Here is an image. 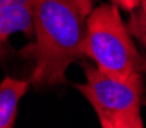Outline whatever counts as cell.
Segmentation results:
<instances>
[{
    "mask_svg": "<svg viewBox=\"0 0 146 128\" xmlns=\"http://www.w3.org/2000/svg\"><path fill=\"white\" fill-rule=\"evenodd\" d=\"M29 89V81L5 76L0 82V128H14L21 98Z\"/></svg>",
    "mask_w": 146,
    "mask_h": 128,
    "instance_id": "277c9868",
    "label": "cell"
},
{
    "mask_svg": "<svg viewBox=\"0 0 146 128\" xmlns=\"http://www.w3.org/2000/svg\"><path fill=\"white\" fill-rule=\"evenodd\" d=\"M82 57L91 59L100 72L117 79H128L146 72L145 58L135 47L119 8L113 3L100 5L90 14Z\"/></svg>",
    "mask_w": 146,
    "mask_h": 128,
    "instance_id": "7a4b0ae2",
    "label": "cell"
},
{
    "mask_svg": "<svg viewBox=\"0 0 146 128\" xmlns=\"http://www.w3.org/2000/svg\"><path fill=\"white\" fill-rule=\"evenodd\" d=\"M93 0H38L34 6V70L31 82L52 87L66 82L70 64L82 58Z\"/></svg>",
    "mask_w": 146,
    "mask_h": 128,
    "instance_id": "6da1fadb",
    "label": "cell"
},
{
    "mask_svg": "<svg viewBox=\"0 0 146 128\" xmlns=\"http://www.w3.org/2000/svg\"><path fill=\"white\" fill-rule=\"evenodd\" d=\"M85 82L75 84L93 107L100 128H145L141 119L143 75L117 79L94 64H82Z\"/></svg>",
    "mask_w": 146,
    "mask_h": 128,
    "instance_id": "3957f363",
    "label": "cell"
},
{
    "mask_svg": "<svg viewBox=\"0 0 146 128\" xmlns=\"http://www.w3.org/2000/svg\"><path fill=\"white\" fill-rule=\"evenodd\" d=\"M110 2L126 12H134L140 5V0H110Z\"/></svg>",
    "mask_w": 146,
    "mask_h": 128,
    "instance_id": "52a82bcc",
    "label": "cell"
},
{
    "mask_svg": "<svg viewBox=\"0 0 146 128\" xmlns=\"http://www.w3.org/2000/svg\"><path fill=\"white\" fill-rule=\"evenodd\" d=\"M128 29L131 35L135 37L146 49V0H140L139 8L134 12H131Z\"/></svg>",
    "mask_w": 146,
    "mask_h": 128,
    "instance_id": "8992f818",
    "label": "cell"
},
{
    "mask_svg": "<svg viewBox=\"0 0 146 128\" xmlns=\"http://www.w3.org/2000/svg\"><path fill=\"white\" fill-rule=\"evenodd\" d=\"M15 32L34 34V6L0 5V44Z\"/></svg>",
    "mask_w": 146,
    "mask_h": 128,
    "instance_id": "5b68a950",
    "label": "cell"
},
{
    "mask_svg": "<svg viewBox=\"0 0 146 128\" xmlns=\"http://www.w3.org/2000/svg\"><path fill=\"white\" fill-rule=\"evenodd\" d=\"M38 0H0V5H31L35 6Z\"/></svg>",
    "mask_w": 146,
    "mask_h": 128,
    "instance_id": "ba28073f",
    "label": "cell"
}]
</instances>
